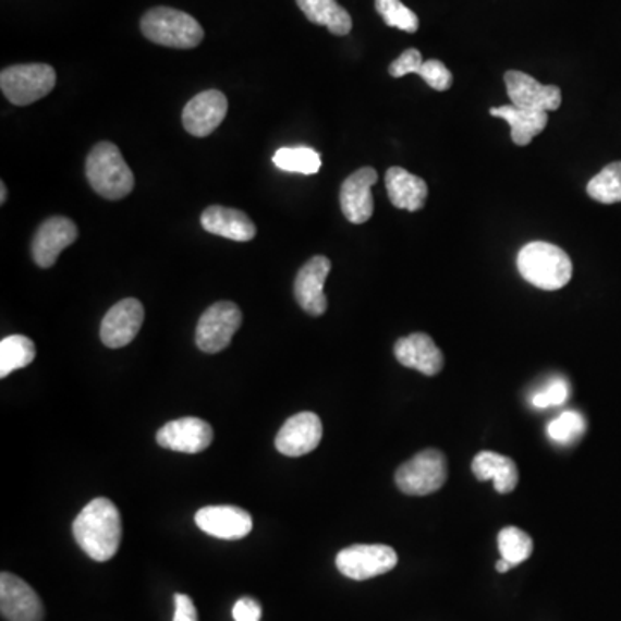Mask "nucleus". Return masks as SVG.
<instances>
[{
    "instance_id": "f257e3e1",
    "label": "nucleus",
    "mask_w": 621,
    "mask_h": 621,
    "mask_svg": "<svg viewBox=\"0 0 621 621\" xmlns=\"http://www.w3.org/2000/svg\"><path fill=\"white\" fill-rule=\"evenodd\" d=\"M73 535L82 551L94 561H109L120 549L121 514L108 497H97L83 508L73 523Z\"/></svg>"
},
{
    "instance_id": "f03ea898",
    "label": "nucleus",
    "mask_w": 621,
    "mask_h": 621,
    "mask_svg": "<svg viewBox=\"0 0 621 621\" xmlns=\"http://www.w3.org/2000/svg\"><path fill=\"white\" fill-rule=\"evenodd\" d=\"M518 271L540 290H559L572 280V259L558 245L531 242L518 253Z\"/></svg>"
},
{
    "instance_id": "7ed1b4c3",
    "label": "nucleus",
    "mask_w": 621,
    "mask_h": 621,
    "mask_svg": "<svg viewBox=\"0 0 621 621\" xmlns=\"http://www.w3.org/2000/svg\"><path fill=\"white\" fill-rule=\"evenodd\" d=\"M87 180L100 197L109 200L123 199L135 186L130 166L111 142H99L88 154Z\"/></svg>"
},
{
    "instance_id": "20e7f679",
    "label": "nucleus",
    "mask_w": 621,
    "mask_h": 621,
    "mask_svg": "<svg viewBox=\"0 0 621 621\" xmlns=\"http://www.w3.org/2000/svg\"><path fill=\"white\" fill-rule=\"evenodd\" d=\"M147 40L171 49H194L204 40L199 21L179 9L154 8L141 21Z\"/></svg>"
},
{
    "instance_id": "39448f33",
    "label": "nucleus",
    "mask_w": 621,
    "mask_h": 621,
    "mask_svg": "<svg viewBox=\"0 0 621 621\" xmlns=\"http://www.w3.org/2000/svg\"><path fill=\"white\" fill-rule=\"evenodd\" d=\"M54 68L49 64H16L0 73V88L14 106H29L49 96L56 87Z\"/></svg>"
},
{
    "instance_id": "423d86ee",
    "label": "nucleus",
    "mask_w": 621,
    "mask_h": 621,
    "mask_svg": "<svg viewBox=\"0 0 621 621\" xmlns=\"http://www.w3.org/2000/svg\"><path fill=\"white\" fill-rule=\"evenodd\" d=\"M448 480V460L443 452L427 449L418 452L395 472V484L407 496H428L442 489Z\"/></svg>"
},
{
    "instance_id": "0eeeda50",
    "label": "nucleus",
    "mask_w": 621,
    "mask_h": 621,
    "mask_svg": "<svg viewBox=\"0 0 621 621\" xmlns=\"http://www.w3.org/2000/svg\"><path fill=\"white\" fill-rule=\"evenodd\" d=\"M241 325L242 310L239 306L230 301H220L207 307L200 316L195 344L207 354H216L230 345Z\"/></svg>"
},
{
    "instance_id": "6e6552de",
    "label": "nucleus",
    "mask_w": 621,
    "mask_h": 621,
    "mask_svg": "<svg viewBox=\"0 0 621 621\" xmlns=\"http://www.w3.org/2000/svg\"><path fill=\"white\" fill-rule=\"evenodd\" d=\"M398 552L383 544H356L337 555L339 572L351 580H369L398 567Z\"/></svg>"
},
{
    "instance_id": "1a4fd4ad",
    "label": "nucleus",
    "mask_w": 621,
    "mask_h": 621,
    "mask_svg": "<svg viewBox=\"0 0 621 621\" xmlns=\"http://www.w3.org/2000/svg\"><path fill=\"white\" fill-rule=\"evenodd\" d=\"M324 437V425L318 414L304 411L283 423L275 439V448L289 458H301L318 448Z\"/></svg>"
},
{
    "instance_id": "9d476101",
    "label": "nucleus",
    "mask_w": 621,
    "mask_h": 621,
    "mask_svg": "<svg viewBox=\"0 0 621 621\" xmlns=\"http://www.w3.org/2000/svg\"><path fill=\"white\" fill-rule=\"evenodd\" d=\"M144 306L137 299H123L114 304L100 324V340L109 349L132 344L144 325Z\"/></svg>"
},
{
    "instance_id": "9b49d317",
    "label": "nucleus",
    "mask_w": 621,
    "mask_h": 621,
    "mask_svg": "<svg viewBox=\"0 0 621 621\" xmlns=\"http://www.w3.org/2000/svg\"><path fill=\"white\" fill-rule=\"evenodd\" d=\"M0 611L8 621H41L44 605L34 588L13 573L0 575Z\"/></svg>"
},
{
    "instance_id": "f8f14e48",
    "label": "nucleus",
    "mask_w": 621,
    "mask_h": 621,
    "mask_svg": "<svg viewBox=\"0 0 621 621\" xmlns=\"http://www.w3.org/2000/svg\"><path fill=\"white\" fill-rule=\"evenodd\" d=\"M331 263L328 257L315 256L299 269L295 277L294 295L299 306L307 315L321 316L327 313L328 299L325 295V282L330 275Z\"/></svg>"
},
{
    "instance_id": "ddd939ff",
    "label": "nucleus",
    "mask_w": 621,
    "mask_h": 621,
    "mask_svg": "<svg viewBox=\"0 0 621 621\" xmlns=\"http://www.w3.org/2000/svg\"><path fill=\"white\" fill-rule=\"evenodd\" d=\"M504 82L511 102L516 108L549 112L559 109L563 102L561 88L556 85H543L522 71H508Z\"/></svg>"
},
{
    "instance_id": "4468645a",
    "label": "nucleus",
    "mask_w": 621,
    "mask_h": 621,
    "mask_svg": "<svg viewBox=\"0 0 621 621\" xmlns=\"http://www.w3.org/2000/svg\"><path fill=\"white\" fill-rule=\"evenodd\" d=\"M212 428L209 423L194 416L174 419L159 428L156 439L159 446L170 451L185 452V454H199L211 446Z\"/></svg>"
},
{
    "instance_id": "2eb2a0df",
    "label": "nucleus",
    "mask_w": 621,
    "mask_h": 621,
    "mask_svg": "<svg viewBox=\"0 0 621 621\" xmlns=\"http://www.w3.org/2000/svg\"><path fill=\"white\" fill-rule=\"evenodd\" d=\"M78 239V228L70 218L52 216L38 227L32 242V254L40 268H52L59 254Z\"/></svg>"
},
{
    "instance_id": "dca6fc26",
    "label": "nucleus",
    "mask_w": 621,
    "mask_h": 621,
    "mask_svg": "<svg viewBox=\"0 0 621 621\" xmlns=\"http://www.w3.org/2000/svg\"><path fill=\"white\" fill-rule=\"evenodd\" d=\"M227 112L228 100L223 92H200L183 109V129L194 137H209L223 123Z\"/></svg>"
},
{
    "instance_id": "f3484780",
    "label": "nucleus",
    "mask_w": 621,
    "mask_h": 621,
    "mask_svg": "<svg viewBox=\"0 0 621 621\" xmlns=\"http://www.w3.org/2000/svg\"><path fill=\"white\" fill-rule=\"evenodd\" d=\"M195 523L204 534L223 540H239L253 531V516L235 506H207L195 513Z\"/></svg>"
},
{
    "instance_id": "a211bd4d",
    "label": "nucleus",
    "mask_w": 621,
    "mask_h": 621,
    "mask_svg": "<svg viewBox=\"0 0 621 621\" xmlns=\"http://www.w3.org/2000/svg\"><path fill=\"white\" fill-rule=\"evenodd\" d=\"M378 173L373 168H361L340 186V207L351 223L363 224L373 216L372 186L377 183Z\"/></svg>"
},
{
    "instance_id": "6ab92c4d",
    "label": "nucleus",
    "mask_w": 621,
    "mask_h": 621,
    "mask_svg": "<svg viewBox=\"0 0 621 621\" xmlns=\"http://www.w3.org/2000/svg\"><path fill=\"white\" fill-rule=\"evenodd\" d=\"M393 354L402 366L416 369L427 377L439 375L443 368L442 351L427 333H411V336L402 337L393 345Z\"/></svg>"
},
{
    "instance_id": "aec40b11",
    "label": "nucleus",
    "mask_w": 621,
    "mask_h": 621,
    "mask_svg": "<svg viewBox=\"0 0 621 621\" xmlns=\"http://www.w3.org/2000/svg\"><path fill=\"white\" fill-rule=\"evenodd\" d=\"M200 224L207 233L224 236L230 241L248 242L256 236L257 228L244 211L224 206H209L200 216Z\"/></svg>"
},
{
    "instance_id": "412c9836",
    "label": "nucleus",
    "mask_w": 621,
    "mask_h": 621,
    "mask_svg": "<svg viewBox=\"0 0 621 621\" xmlns=\"http://www.w3.org/2000/svg\"><path fill=\"white\" fill-rule=\"evenodd\" d=\"M387 194L390 203L398 209L419 211L427 200L428 186L425 180L410 171L393 166L386 174Z\"/></svg>"
},
{
    "instance_id": "4be33fe9",
    "label": "nucleus",
    "mask_w": 621,
    "mask_h": 621,
    "mask_svg": "<svg viewBox=\"0 0 621 621\" xmlns=\"http://www.w3.org/2000/svg\"><path fill=\"white\" fill-rule=\"evenodd\" d=\"M472 470L478 480H492L494 489L499 494L513 492L520 480L516 463L508 455L492 451L478 452L473 460Z\"/></svg>"
},
{
    "instance_id": "5701e85b",
    "label": "nucleus",
    "mask_w": 621,
    "mask_h": 621,
    "mask_svg": "<svg viewBox=\"0 0 621 621\" xmlns=\"http://www.w3.org/2000/svg\"><path fill=\"white\" fill-rule=\"evenodd\" d=\"M490 114L502 118L506 123H510L511 138L516 145H528L538 133L546 129L549 123L546 111H534V109H522L516 106H501V108L490 109Z\"/></svg>"
},
{
    "instance_id": "b1692460",
    "label": "nucleus",
    "mask_w": 621,
    "mask_h": 621,
    "mask_svg": "<svg viewBox=\"0 0 621 621\" xmlns=\"http://www.w3.org/2000/svg\"><path fill=\"white\" fill-rule=\"evenodd\" d=\"M297 5L310 23L327 26L330 34L344 37L352 29L351 14L337 0H297Z\"/></svg>"
},
{
    "instance_id": "393cba45",
    "label": "nucleus",
    "mask_w": 621,
    "mask_h": 621,
    "mask_svg": "<svg viewBox=\"0 0 621 621\" xmlns=\"http://www.w3.org/2000/svg\"><path fill=\"white\" fill-rule=\"evenodd\" d=\"M37 354L34 340L25 336H9L0 342V378H5L16 369L32 365Z\"/></svg>"
},
{
    "instance_id": "a878e982",
    "label": "nucleus",
    "mask_w": 621,
    "mask_h": 621,
    "mask_svg": "<svg viewBox=\"0 0 621 621\" xmlns=\"http://www.w3.org/2000/svg\"><path fill=\"white\" fill-rule=\"evenodd\" d=\"M273 162L289 173L315 174L321 168L319 154L309 147H282L275 153Z\"/></svg>"
},
{
    "instance_id": "bb28decb",
    "label": "nucleus",
    "mask_w": 621,
    "mask_h": 621,
    "mask_svg": "<svg viewBox=\"0 0 621 621\" xmlns=\"http://www.w3.org/2000/svg\"><path fill=\"white\" fill-rule=\"evenodd\" d=\"M590 199L600 204L621 203V161L611 162L587 185Z\"/></svg>"
},
{
    "instance_id": "cd10ccee",
    "label": "nucleus",
    "mask_w": 621,
    "mask_h": 621,
    "mask_svg": "<svg viewBox=\"0 0 621 621\" xmlns=\"http://www.w3.org/2000/svg\"><path fill=\"white\" fill-rule=\"evenodd\" d=\"M497 546H499L501 558L510 561L513 567L526 561L534 552V540L531 535L520 531L516 526L502 528L497 537Z\"/></svg>"
},
{
    "instance_id": "c85d7f7f",
    "label": "nucleus",
    "mask_w": 621,
    "mask_h": 621,
    "mask_svg": "<svg viewBox=\"0 0 621 621\" xmlns=\"http://www.w3.org/2000/svg\"><path fill=\"white\" fill-rule=\"evenodd\" d=\"M587 430V422L582 414L576 411H564L563 414L556 416L552 422L547 425V435L552 442L561 443V446H570L576 440L582 439V435Z\"/></svg>"
},
{
    "instance_id": "c756f323",
    "label": "nucleus",
    "mask_w": 621,
    "mask_h": 621,
    "mask_svg": "<svg viewBox=\"0 0 621 621\" xmlns=\"http://www.w3.org/2000/svg\"><path fill=\"white\" fill-rule=\"evenodd\" d=\"M375 5L387 25L407 32V34L418 32V16L402 4L401 0H375Z\"/></svg>"
},
{
    "instance_id": "7c9ffc66",
    "label": "nucleus",
    "mask_w": 621,
    "mask_h": 621,
    "mask_svg": "<svg viewBox=\"0 0 621 621\" xmlns=\"http://www.w3.org/2000/svg\"><path fill=\"white\" fill-rule=\"evenodd\" d=\"M568 395H570V387H568L567 380L556 377L544 383L540 389L535 390L532 393L531 402L532 406L537 407V410H547V407L564 404Z\"/></svg>"
},
{
    "instance_id": "2f4dec72",
    "label": "nucleus",
    "mask_w": 621,
    "mask_h": 621,
    "mask_svg": "<svg viewBox=\"0 0 621 621\" xmlns=\"http://www.w3.org/2000/svg\"><path fill=\"white\" fill-rule=\"evenodd\" d=\"M418 75L422 76L423 82L427 83L428 87L434 88V90L446 92L451 88V71L446 68L442 61H437V59L423 61L422 68L418 70Z\"/></svg>"
},
{
    "instance_id": "473e14b6",
    "label": "nucleus",
    "mask_w": 621,
    "mask_h": 621,
    "mask_svg": "<svg viewBox=\"0 0 621 621\" xmlns=\"http://www.w3.org/2000/svg\"><path fill=\"white\" fill-rule=\"evenodd\" d=\"M422 64L423 59L422 54H419V50L407 49L390 64L389 73L393 78H402V76L410 75V73H416V75H418V70L422 68Z\"/></svg>"
},
{
    "instance_id": "72a5a7b5",
    "label": "nucleus",
    "mask_w": 621,
    "mask_h": 621,
    "mask_svg": "<svg viewBox=\"0 0 621 621\" xmlns=\"http://www.w3.org/2000/svg\"><path fill=\"white\" fill-rule=\"evenodd\" d=\"M232 613L235 621H261L263 608L253 597H242L236 600Z\"/></svg>"
},
{
    "instance_id": "f704fd0d",
    "label": "nucleus",
    "mask_w": 621,
    "mask_h": 621,
    "mask_svg": "<svg viewBox=\"0 0 621 621\" xmlns=\"http://www.w3.org/2000/svg\"><path fill=\"white\" fill-rule=\"evenodd\" d=\"M173 621H199L194 602H192L191 597L185 596V594H176V596H174Z\"/></svg>"
},
{
    "instance_id": "c9c22d12",
    "label": "nucleus",
    "mask_w": 621,
    "mask_h": 621,
    "mask_svg": "<svg viewBox=\"0 0 621 621\" xmlns=\"http://www.w3.org/2000/svg\"><path fill=\"white\" fill-rule=\"evenodd\" d=\"M497 568V572L499 573H506V572H510L511 568H513V564L510 563V561H506V559H499V561H497L496 564Z\"/></svg>"
},
{
    "instance_id": "e433bc0d",
    "label": "nucleus",
    "mask_w": 621,
    "mask_h": 621,
    "mask_svg": "<svg viewBox=\"0 0 621 621\" xmlns=\"http://www.w3.org/2000/svg\"><path fill=\"white\" fill-rule=\"evenodd\" d=\"M8 199V188H5V183H0V204H5Z\"/></svg>"
}]
</instances>
